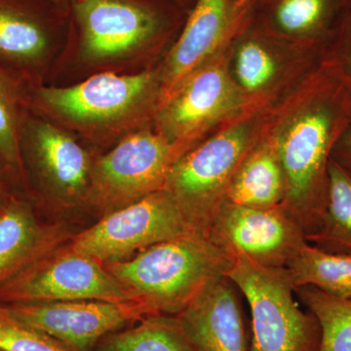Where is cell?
<instances>
[{"label":"cell","mask_w":351,"mask_h":351,"mask_svg":"<svg viewBox=\"0 0 351 351\" xmlns=\"http://www.w3.org/2000/svg\"><path fill=\"white\" fill-rule=\"evenodd\" d=\"M350 123L351 91L320 62L304 80L295 104L265 133L285 173L283 206L301 226L306 240L319 230L332 149Z\"/></svg>","instance_id":"1"},{"label":"cell","mask_w":351,"mask_h":351,"mask_svg":"<svg viewBox=\"0 0 351 351\" xmlns=\"http://www.w3.org/2000/svg\"><path fill=\"white\" fill-rule=\"evenodd\" d=\"M232 255L209 234L195 232L142 250L107 269L160 314L178 315L228 274Z\"/></svg>","instance_id":"2"},{"label":"cell","mask_w":351,"mask_h":351,"mask_svg":"<svg viewBox=\"0 0 351 351\" xmlns=\"http://www.w3.org/2000/svg\"><path fill=\"white\" fill-rule=\"evenodd\" d=\"M260 123L258 115L237 120L189 149L173 165L165 191L198 232L209 234L235 172L262 136Z\"/></svg>","instance_id":"3"},{"label":"cell","mask_w":351,"mask_h":351,"mask_svg":"<svg viewBox=\"0 0 351 351\" xmlns=\"http://www.w3.org/2000/svg\"><path fill=\"white\" fill-rule=\"evenodd\" d=\"M226 277L251 307L250 351H318L321 330L311 311L295 300V286L286 267L269 269L241 255H232Z\"/></svg>","instance_id":"4"},{"label":"cell","mask_w":351,"mask_h":351,"mask_svg":"<svg viewBox=\"0 0 351 351\" xmlns=\"http://www.w3.org/2000/svg\"><path fill=\"white\" fill-rule=\"evenodd\" d=\"M85 57L114 59L165 38L188 12L172 0H68Z\"/></svg>","instance_id":"5"},{"label":"cell","mask_w":351,"mask_h":351,"mask_svg":"<svg viewBox=\"0 0 351 351\" xmlns=\"http://www.w3.org/2000/svg\"><path fill=\"white\" fill-rule=\"evenodd\" d=\"M141 299L94 258L69 249L43 255L0 284V302L101 301Z\"/></svg>","instance_id":"6"},{"label":"cell","mask_w":351,"mask_h":351,"mask_svg":"<svg viewBox=\"0 0 351 351\" xmlns=\"http://www.w3.org/2000/svg\"><path fill=\"white\" fill-rule=\"evenodd\" d=\"M195 232L174 197L162 189L107 215L76 235L69 249L99 262H117L134 252Z\"/></svg>","instance_id":"7"},{"label":"cell","mask_w":351,"mask_h":351,"mask_svg":"<svg viewBox=\"0 0 351 351\" xmlns=\"http://www.w3.org/2000/svg\"><path fill=\"white\" fill-rule=\"evenodd\" d=\"M223 49L159 103L158 132L173 144L188 149L193 141L215 124L250 107L233 82L230 55L221 53Z\"/></svg>","instance_id":"8"},{"label":"cell","mask_w":351,"mask_h":351,"mask_svg":"<svg viewBox=\"0 0 351 351\" xmlns=\"http://www.w3.org/2000/svg\"><path fill=\"white\" fill-rule=\"evenodd\" d=\"M186 152L159 132L127 136L91 172L97 197L107 206L124 207L165 189L173 165Z\"/></svg>","instance_id":"9"},{"label":"cell","mask_w":351,"mask_h":351,"mask_svg":"<svg viewBox=\"0 0 351 351\" xmlns=\"http://www.w3.org/2000/svg\"><path fill=\"white\" fill-rule=\"evenodd\" d=\"M209 235L232 255L269 269L287 267L308 244L301 226L283 204L260 209L226 201Z\"/></svg>","instance_id":"10"},{"label":"cell","mask_w":351,"mask_h":351,"mask_svg":"<svg viewBox=\"0 0 351 351\" xmlns=\"http://www.w3.org/2000/svg\"><path fill=\"white\" fill-rule=\"evenodd\" d=\"M6 306L18 319L57 339L71 351H86L128 323L160 314L145 299L122 302H21Z\"/></svg>","instance_id":"11"},{"label":"cell","mask_w":351,"mask_h":351,"mask_svg":"<svg viewBox=\"0 0 351 351\" xmlns=\"http://www.w3.org/2000/svg\"><path fill=\"white\" fill-rule=\"evenodd\" d=\"M156 95H160V84L149 71L130 75L107 73L73 86L38 88L34 103L69 121L99 125L125 119Z\"/></svg>","instance_id":"12"},{"label":"cell","mask_w":351,"mask_h":351,"mask_svg":"<svg viewBox=\"0 0 351 351\" xmlns=\"http://www.w3.org/2000/svg\"><path fill=\"white\" fill-rule=\"evenodd\" d=\"M252 5L239 9L235 0H196L164 64L159 103L226 47L250 19Z\"/></svg>","instance_id":"13"},{"label":"cell","mask_w":351,"mask_h":351,"mask_svg":"<svg viewBox=\"0 0 351 351\" xmlns=\"http://www.w3.org/2000/svg\"><path fill=\"white\" fill-rule=\"evenodd\" d=\"M237 289L223 277L178 314L196 351H250Z\"/></svg>","instance_id":"14"},{"label":"cell","mask_w":351,"mask_h":351,"mask_svg":"<svg viewBox=\"0 0 351 351\" xmlns=\"http://www.w3.org/2000/svg\"><path fill=\"white\" fill-rule=\"evenodd\" d=\"M295 44L265 31L252 21L251 16L233 38L230 71L249 105L265 97L281 82L289 61L284 52Z\"/></svg>","instance_id":"15"},{"label":"cell","mask_w":351,"mask_h":351,"mask_svg":"<svg viewBox=\"0 0 351 351\" xmlns=\"http://www.w3.org/2000/svg\"><path fill=\"white\" fill-rule=\"evenodd\" d=\"M21 149L39 174L64 195L76 196L86 188L91 177L89 157L57 127L43 120L25 119Z\"/></svg>","instance_id":"16"},{"label":"cell","mask_w":351,"mask_h":351,"mask_svg":"<svg viewBox=\"0 0 351 351\" xmlns=\"http://www.w3.org/2000/svg\"><path fill=\"white\" fill-rule=\"evenodd\" d=\"M346 14V0H263L251 19L290 43L323 47Z\"/></svg>","instance_id":"17"},{"label":"cell","mask_w":351,"mask_h":351,"mask_svg":"<svg viewBox=\"0 0 351 351\" xmlns=\"http://www.w3.org/2000/svg\"><path fill=\"white\" fill-rule=\"evenodd\" d=\"M39 0H0V59L21 69L38 66L49 49V18Z\"/></svg>","instance_id":"18"},{"label":"cell","mask_w":351,"mask_h":351,"mask_svg":"<svg viewBox=\"0 0 351 351\" xmlns=\"http://www.w3.org/2000/svg\"><path fill=\"white\" fill-rule=\"evenodd\" d=\"M286 177L280 158L269 136L262 133L245 156L228 189L226 201L242 206L267 209L282 204Z\"/></svg>","instance_id":"19"},{"label":"cell","mask_w":351,"mask_h":351,"mask_svg":"<svg viewBox=\"0 0 351 351\" xmlns=\"http://www.w3.org/2000/svg\"><path fill=\"white\" fill-rule=\"evenodd\" d=\"M48 237L27 202L10 196L0 204V284L45 255Z\"/></svg>","instance_id":"20"},{"label":"cell","mask_w":351,"mask_h":351,"mask_svg":"<svg viewBox=\"0 0 351 351\" xmlns=\"http://www.w3.org/2000/svg\"><path fill=\"white\" fill-rule=\"evenodd\" d=\"M286 269L295 288L313 286L326 294L351 299V254L330 253L308 243Z\"/></svg>","instance_id":"21"},{"label":"cell","mask_w":351,"mask_h":351,"mask_svg":"<svg viewBox=\"0 0 351 351\" xmlns=\"http://www.w3.org/2000/svg\"><path fill=\"white\" fill-rule=\"evenodd\" d=\"M327 204L308 243L330 253L351 254V173L330 159Z\"/></svg>","instance_id":"22"},{"label":"cell","mask_w":351,"mask_h":351,"mask_svg":"<svg viewBox=\"0 0 351 351\" xmlns=\"http://www.w3.org/2000/svg\"><path fill=\"white\" fill-rule=\"evenodd\" d=\"M99 351H196L177 315L158 314L138 326L110 335Z\"/></svg>","instance_id":"23"},{"label":"cell","mask_w":351,"mask_h":351,"mask_svg":"<svg viewBox=\"0 0 351 351\" xmlns=\"http://www.w3.org/2000/svg\"><path fill=\"white\" fill-rule=\"evenodd\" d=\"M295 294L319 323L318 351H351V299L326 294L313 286L295 288Z\"/></svg>","instance_id":"24"},{"label":"cell","mask_w":351,"mask_h":351,"mask_svg":"<svg viewBox=\"0 0 351 351\" xmlns=\"http://www.w3.org/2000/svg\"><path fill=\"white\" fill-rule=\"evenodd\" d=\"M17 85L0 62V161L9 172L24 179L21 138L25 120Z\"/></svg>","instance_id":"25"},{"label":"cell","mask_w":351,"mask_h":351,"mask_svg":"<svg viewBox=\"0 0 351 351\" xmlns=\"http://www.w3.org/2000/svg\"><path fill=\"white\" fill-rule=\"evenodd\" d=\"M0 350L71 351L57 339L18 319L0 302Z\"/></svg>","instance_id":"26"},{"label":"cell","mask_w":351,"mask_h":351,"mask_svg":"<svg viewBox=\"0 0 351 351\" xmlns=\"http://www.w3.org/2000/svg\"><path fill=\"white\" fill-rule=\"evenodd\" d=\"M321 62L351 91V16L345 14L336 31L323 45Z\"/></svg>","instance_id":"27"},{"label":"cell","mask_w":351,"mask_h":351,"mask_svg":"<svg viewBox=\"0 0 351 351\" xmlns=\"http://www.w3.org/2000/svg\"><path fill=\"white\" fill-rule=\"evenodd\" d=\"M331 158L351 173V123L337 141Z\"/></svg>","instance_id":"28"},{"label":"cell","mask_w":351,"mask_h":351,"mask_svg":"<svg viewBox=\"0 0 351 351\" xmlns=\"http://www.w3.org/2000/svg\"><path fill=\"white\" fill-rule=\"evenodd\" d=\"M4 169H5V167H4L3 164L0 161V204H2L4 201L10 197L8 193H7L5 179H4Z\"/></svg>","instance_id":"29"},{"label":"cell","mask_w":351,"mask_h":351,"mask_svg":"<svg viewBox=\"0 0 351 351\" xmlns=\"http://www.w3.org/2000/svg\"><path fill=\"white\" fill-rule=\"evenodd\" d=\"M178 5L181 6L184 10L189 11L193 8V4L195 3L196 0H172Z\"/></svg>","instance_id":"30"},{"label":"cell","mask_w":351,"mask_h":351,"mask_svg":"<svg viewBox=\"0 0 351 351\" xmlns=\"http://www.w3.org/2000/svg\"><path fill=\"white\" fill-rule=\"evenodd\" d=\"M260 1H263V0H235V4H237V8L245 9Z\"/></svg>","instance_id":"31"},{"label":"cell","mask_w":351,"mask_h":351,"mask_svg":"<svg viewBox=\"0 0 351 351\" xmlns=\"http://www.w3.org/2000/svg\"><path fill=\"white\" fill-rule=\"evenodd\" d=\"M50 1L68 11V0H50Z\"/></svg>","instance_id":"32"},{"label":"cell","mask_w":351,"mask_h":351,"mask_svg":"<svg viewBox=\"0 0 351 351\" xmlns=\"http://www.w3.org/2000/svg\"><path fill=\"white\" fill-rule=\"evenodd\" d=\"M346 13L351 16V0H346Z\"/></svg>","instance_id":"33"},{"label":"cell","mask_w":351,"mask_h":351,"mask_svg":"<svg viewBox=\"0 0 351 351\" xmlns=\"http://www.w3.org/2000/svg\"><path fill=\"white\" fill-rule=\"evenodd\" d=\"M0 351H1V350H0Z\"/></svg>","instance_id":"34"}]
</instances>
